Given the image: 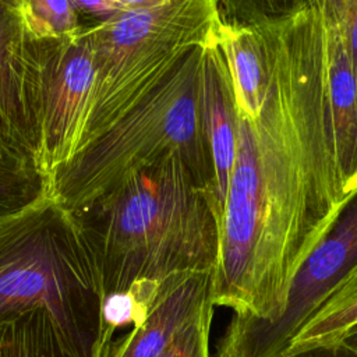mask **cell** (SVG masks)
Wrapping results in <instances>:
<instances>
[{
    "instance_id": "1",
    "label": "cell",
    "mask_w": 357,
    "mask_h": 357,
    "mask_svg": "<svg viewBox=\"0 0 357 357\" xmlns=\"http://www.w3.org/2000/svg\"><path fill=\"white\" fill-rule=\"evenodd\" d=\"M340 204L322 21L308 13L279 28L276 77L261 113H240L215 305L257 318L278 315L293 276Z\"/></svg>"
},
{
    "instance_id": "2",
    "label": "cell",
    "mask_w": 357,
    "mask_h": 357,
    "mask_svg": "<svg viewBox=\"0 0 357 357\" xmlns=\"http://www.w3.org/2000/svg\"><path fill=\"white\" fill-rule=\"evenodd\" d=\"M70 212L98 271L105 305L128 300L134 322L166 279L216 268L218 195L177 155Z\"/></svg>"
},
{
    "instance_id": "3",
    "label": "cell",
    "mask_w": 357,
    "mask_h": 357,
    "mask_svg": "<svg viewBox=\"0 0 357 357\" xmlns=\"http://www.w3.org/2000/svg\"><path fill=\"white\" fill-rule=\"evenodd\" d=\"M33 308L49 311L75 357H100L113 335L91 254L50 194L0 219V325Z\"/></svg>"
},
{
    "instance_id": "4",
    "label": "cell",
    "mask_w": 357,
    "mask_h": 357,
    "mask_svg": "<svg viewBox=\"0 0 357 357\" xmlns=\"http://www.w3.org/2000/svg\"><path fill=\"white\" fill-rule=\"evenodd\" d=\"M206 45L191 49L114 124L60 166L49 180V194L74 211L170 155L180 156L216 192L204 117Z\"/></svg>"
},
{
    "instance_id": "5",
    "label": "cell",
    "mask_w": 357,
    "mask_h": 357,
    "mask_svg": "<svg viewBox=\"0 0 357 357\" xmlns=\"http://www.w3.org/2000/svg\"><path fill=\"white\" fill-rule=\"evenodd\" d=\"M218 28L213 0H166L123 10L91 28L95 81L75 153L114 124L191 49L213 40Z\"/></svg>"
},
{
    "instance_id": "6",
    "label": "cell",
    "mask_w": 357,
    "mask_h": 357,
    "mask_svg": "<svg viewBox=\"0 0 357 357\" xmlns=\"http://www.w3.org/2000/svg\"><path fill=\"white\" fill-rule=\"evenodd\" d=\"M357 269V187L336 208L298 266L273 318L233 314L218 357H282L294 337Z\"/></svg>"
},
{
    "instance_id": "7",
    "label": "cell",
    "mask_w": 357,
    "mask_h": 357,
    "mask_svg": "<svg viewBox=\"0 0 357 357\" xmlns=\"http://www.w3.org/2000/svg\"><path fill=\"white\" fill-rule=\"evenodd\" d=\"M42 47V121L39 165L52 174L75 153L95 81L91 28L71 39L39 40Z\"/></svg>"
},
{
    "instance_id": "8",
    "label": "cell",
    "mask_w": 357,
    "mask_h": 357,
    "mask_svg": "<svg viewBox=\"0 0 357 357\" xmlns=\"http://www.w3.org/2000/svg\"><path fill=\"white\" fill-rule=\"evenodd\" d=\"M40 121V42L26 25L22 0H0V141L39 163Z\"/></svg>"
},
{
    "instance_id": "9",
    "label": "cell",
    "mask_w": 357,
    "mask_h": 357,
    "mask_svg": "<svg viewBox=\"0 0 357 357\" xmlns=\"http://www.w3.org/2000/svg\"><path fill=\"white\" fill-rule=\"evenodd\" d=\"M215 271L178 273L155 291L134 328L109 342L100 357H160L178 332L208 308H213Z\"/></svg>"
},
{
    "instance_id": "10",
    "label": "cell",
    "mask_w": 357,
    "mask_h": 357,
    "mask_svg": "<svg viewBox=\"0 0 357 357\" xmlns=\"http://www.w3.org/2000/svg\"><path fill=\"white\" fill-rule=\"evenodd\" d=\"M321 15L336 188L343 201L357 187V78L335 22L322 10Z\"/></svg>"
},
{
    "instance_id": "11",
    "label": "cell",
    "mask_w": 357,
    "mask_h": 357,
    "mask_svg": "<svg viewBox=\"0 0 357 357\" xmlns=\"http://www.w3.org/2000/svg\"><path fill=\"white\" fill-rule=\"evenodd\" d=\"M202 86L205 130L215 169L218 199L223 213L237 155L240 112L229 66L218 36L205 46Z\"/></svg>"
},
{
    "instance_id": "12",
    "label": "cell",
    "mask_w": 357,
    "mask_h": 357,
    "mask_svg": "<svg viewBox=\"0 0 357 357\" xmlns=\"http://www.w3.org/2000/svg\"><path fill=\"white\" fill-rule=\"evenodd\" d=\"M218 40L229 66L238 112L255 119L276 77L279 26L219 25Z\"/></svg>"
},
{
    "instance_id": "13",
    "label": "cell",
    "mask_w": 357,
    "mask_h": 357,
    "mask_svg": "<svg viewBox=\"0 0 357 357\" xmlns=\"http://www.w3.org/2000/svg\"><path fill=\"white\" fill-rule=\"evenodd\" d=\"M0 357H75L56 321L33 308L0 325Z\"/></svg>"
},
{
    "instance_id": "14",
    "label": "cell",
    "mask_w": 357,
    "mask_h": 357,
    "mask_svg": "<svg viewBox=\"0 0 357 357\" xmlns=\"http://www.w3.org/2000/svg\"><path fill=\"white\" fill-rule=\"evenodd\" d=\"M49 194V177L38 160L0 141V219Z\"/></svg>"
},
{
    "instance_id": "15",
    "label": "cell",
    "mask_w": 357,
    "mask_h": 357,
    "mask_svg": "<svg viewBox=\"0 0 357 357\" xmlns=\"http://www.w3.org/2000/svg\"><path fill=\"white\" fill-rule=\"evenodd\" d=\"M356 324L357 269L307 322V325L294 337L287 351H293L312 344L340 340L342 336Z\"/></svg>"
},
{
    "instance_id": "16",
    "label": "cell",
    "mask_w": 357,
    "mask_h": 357,
    "mask_svg": "<svg viewBox=\"0 0 357 357\" xmlns=\"http://www.w3.org/2000/svg\"><path fill=\"white\" fill-rule=\"evenodd\" d=\"M318 3L319 0H213L219 25L229 28L282 26Z\"/></svg>"
},
{
    "instance_id": "17",
    "label": "cell",
    "mask_w": 357,
    "mask_h": 357,
    "mask_svg": "<svg viewBox=\"0 0 357 357\" xmlns=\"http://www.w3.org/2000/svg\"><path fill=\"white\" fill-rule=\"evenodd\" d=\"M22 7L26 25L38 42L71 39L86 29L71 0H22Z\"/></svg>"
},
{
    "instance_id": "18",
    "label": "cell",
    "mask_w": 357,
    "mask_h": 357,
    "mask_svg": "<svg viewBox=\"0 0 357 357\" xmlns=\"http://www.w3.org/2000/svg\"><path fill=\"white\" fill-rule=\"evenodd\" d=\"M213 308H208L183 328L160 357H209V329Z\"/></svg>"
},
{
    "instance_id": "19",
    "label": "cell",
    "mask_w": 357,
    "mask_h": 357,
    "mask_svg": "<svg viewBox=\"0 0 357 357\" xmlns=\"http://www.w3.org/2000/svg\"><path fill=\"white\" fill-rule=\"evenodd\" d=\"M319 7L335 22L357 78V0H319Z\"/></svg>"
},
{
    "instance_id": "20",
    "label": "cell",
    "mask_w": 357,
    "mask_h": 357,
    "mask_svg": "<svg viewBox=\"0 0 357 357\" xmlns=\"http://www.w3.org/2000/svg\"><path fill=\"white\" fill-rule=\"evenodd\" d=\"M84 28L98 26L123 11L114 0H71Z\"/></svg>"
},
{
    "instance_id": "21",
    "label": "cell",
    "mask_w": 357,
    "mask_h": 357,
    "mask_svg": "<svg viewBox=\"0 0 357 357\" xmlns=\"http://www.w3.org/2000/svg\"><path fill=\"white\" fill-rule=\"evenodd\" d=\"M282 357H357V351L342 340H336L287 351Z\"/></svg>"
},
{
    "instance_id": "22",
    "label": "cell",
    "mask_w": 357,
    "mask_h": 357,
    "mask_svg": "<svg viewBox=\"0 0 357 357\" xmlns=\"http://www.w3.org/2000/svg\"><path fill=\"white\" fill-rule=\"evenodd\" d=\"M121 10H139L158 6L166 0H114Z\"/></svg>"
},
{
    "instance_id": "23",
    "label": "cell",
    "mask_w": 357,
    "mask_h": 357,
    "mask_svg": "<svg viewBox=\"0 0 357 357\" xmlns=\"http://www.w3.org/2000/svg\"><path fill=\"white\" fill-rule=\"evenodd\" d=\"M343 343H346L349 347L357 351V324L351 326L340 339Z\"/></svg>"
}]
</instances>
